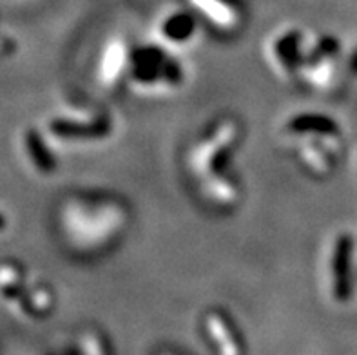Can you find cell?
Instances as JSON below:
<instances>
[{"mask_svg": "<svg viewBox=\"0 0 357 355\" xmlns=\"http://www.w3.org/2000/svg\"><path fill=\"white\" fill-rule=\"evenodd\" d=\"M132 47H129L126 38L113 36L104 44L95 66V78L98 86L105 91H114L118 86L127 84V75L131 68Z\"/></svg>", "mask_w": 357, "mask_h": 355, "instance_id": "9c48e42d", "label": "cell"}, {"mask_svg": "<svg viewBox=\"0 0 357 355\" xmlns=\"http://www.w3.org/2000/svg\"><path fill=\"white\" fill-rule=\"evenodd\" d=\"M241 138L240 121L223 116L213 121L187 153V171L202 198L213 207L231 209L241 202V180L234 171Z\"/></svg>", "mask_w": 357, "mask_h": 355, "instance_id": "6da1fadb", "label": "cell"}, {"mask_svg": "<svg viewBox=\"0 0 357 355\" xmlns=\"http://www.w3.org/2000/svg\"><path fill=\"white\" fill-rule=\"evenodd\" d=\"M204 321L208 338L216 345L218 355H241L240 342H238L234 332H232L229 319L222 312H207Z\"/></svg>", "mask_w": 357, "mask_h": 355, "instance_id": "7c38bea8", "label": "cell"}, {"mask_svg": "<svg viewBox=\"0 0 357 355\" xmlns=\"http://www.w3.org/2000/svg\"><path fill=\"white\" fill-rule=\"evenodd\" d=\"M307 36L296 27H285L274 33L265 45L268 68L283 80L298 78L307 51Z\"/></svg>", "mask_w": 357, "mask_h": 355, "instance_id": "ba28073f", "label": "cell"}, {"mask_svg": "<svg viewBox=\"0 0 357 355\" xmlns=\"http://www.w3.org/2000/svg\"><path fill=\"white\" fill-rule=\"evenodd\" d=\"M354 241L349 232H337L325 245L321 263V278L325 290L335 301H343L349 294L350 272H352Z\"/></svg>", "mask_w": 357, "mask_h": 355, "instance_id": "52a82bcc", "label": "cell"}, {"mask_svg": "<svg viewBox=\"0 0 357 355\" xmlns=\"http://www.w3.org/2000/svg\"><path fill=\"white\" fill-rule=\"evenodd\" d=\"M337 68H340V45L331 36L308 38L298 78H301L314 91H326L337 77Z\"/></svg>", "mask_w": 357, "mask_h": 355, "instance_id": "5b68a950", "label": "cell"}, {"mask_svg": "<svg viewBox=\"0 0 357 355\" xmlns=\"http://www.w3.org/2000/svg\"><path fill=\"white\" fill-rule=\"evenodd\" d=\"M185 78V66L176 56V51L158 42L132 47L127 86L132 87L135 93L149 96L171 95L183 87Z\"/></svg>", "mask_w": 357, "mask_h": 355, "instance_id": "277c9868", "label": "cell"}, {"mask_svg": "<svg viewBox=\"0 0 357 355\" xmlns=\"http://www.w3.org/2000/svg\"><path fill=\"white\" fill-rule=\"evenodd\" d=\"M54 136L66 139L69 144L93 145L104 144L114 133V118L107 111H93L73 116H62L51 121Z\"/></svg>", "mask_w": 357, "mask_h": 355, "instance_id": "8992f818", "label": "cell"}, {"mask_svg": "<svg viewBox=\"0 0 357 355\" xmlns=\"http://www.w3.org/2000/svg\"><path fill=\"white\" fill-rule=\"evenodd\" d=\"M298 158L299 165L316 178H328L335 171L343 149V135L337 121L321 113H296L281 126Z\"/></svg>", "mask_w": 357, "mask_h": 355, "instance_id": "3957f363", "label": "cell"}, {"mask_svg": "<svg viewBox=\"0 0 357 355\" xmlns=\"http://www.w3.org/2000/svg\"><path fill=\"white\" fill-rule=\"evenodd\" d=\"M189 6L199 20L218 33H236L243 22V11L236 0H189Z\"/></svg>", "mask_w": 357, "mask_h": 355, "instance_id": "8fae6325", "label": "cell"}, {"mask_svg": "<svg viewBox=\"0 0 357 355\" xmlns=\"http://www.w3.org/2000/svg\"><path fill=\"white\" fill-rule=\"evenodd\" d=\"M131 225V209L109 194H75L59 209V227L69 247L102 254L114 247Z\"/></svg>", "mask_w": 357, "mask_h": 355, "instance_id": "7a4b0ae2", "label": "cell"}, {"mask_svg": "<svg viewBox=\"0 0 357 355\" xmlns=\"http://www.w3.org/2000/svg\"><path fill=\"white\" fill-rule=\"evenodd\" d=\"M198 20L192 11H167L156 22V38L158 44L172 51L187 50L198 42Z\"/></svg>", "mask_w": 357, "mask_h": 355, "instance_id": "30bf717a", "label": "cell"}]
</instances>
